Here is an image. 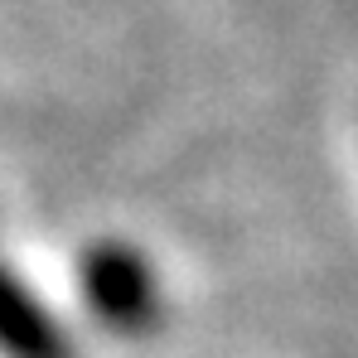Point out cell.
I'll return each mask as SVG.
<instances>
[{
	"instance_id": "7a4b0ae2",
	"label": "cell",
	"mask_w": 358,
	"mask_h": 358,
	"mask_svg": "<svg viewBox=\"0 0 358 358\" xmlns=\"http://www.w3.org/2000/svg\"><path fill=\"white\" fill-rule=\"evenodd\" d=\"M0 354L5 358H73L68 329L5 262H0Z\"/></svg>"
},
{
	"instance_id": "6da1fadb",
	"label": "cell",
	"mask_w": 358,
	"mask_h": 358,
	"mask_svg": "<svg viewBox=\"0 0 358 358\" xmlns=\"http://www.w3.org/2000/svg\"><path fill=\"white\" fill-rule=\"evenodd\" d=\"M78 286L102 329L121 339H141L160 324L165 300L150 262L131 242H92L78 262Z\"/></svg>"
}]
</instances>
